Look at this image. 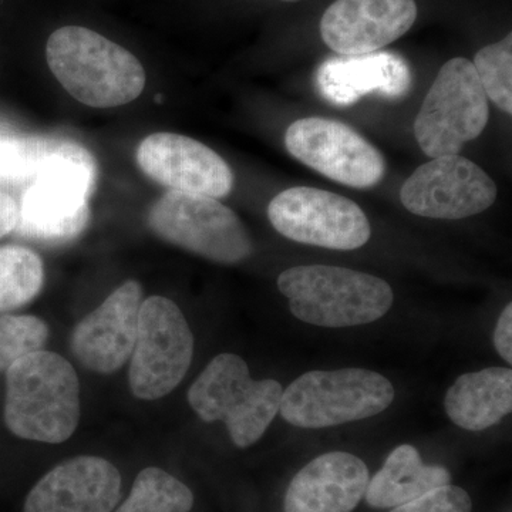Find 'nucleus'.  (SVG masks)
<instances>
[{
    "label": "nucleus",
    "instance_id": "1",
    "mask_svg": "<svg viewBox=\"0 0 512 512\" xmlns=\"http://www.w3.org/2000/svg\"><path fill=\"white\" fill-rule=\"evenodd\" d=\"M46 60L64 90L94 109L124 106L146 87V70L133 53L82 26L55 30L47 40Z\"/></svg>",
    "mask_w": 512,
    "mask_h": 512
},
{
    "label": "nucleus",
    "instance_id": "2",
    "mask_svg": "<svg viewBox=\"0 0 512 512\" xmlns=\"http://www.w3.org/2000/svg\"><path fill=\"white\" fill-rule=\"evenodd\" d=\"M80 413L79 377L63 356L39 350L6 370L5 423L20 439L63 443Z\"/></svg>",
    "mask_w": 512,
    "mask_h": 512
},
{
    "label": "nucleus",
    "instance_id": "3",
    "mask_svg": "<svg viewBox=\"0 0 512 512\" xmlns=\"http://www.w3.org/2000/svg\"><path fill=\"white\" fill-rule=\"evenodd\" d=\"M279 291L295 318L320 328H352L382 319L392 308V288L365 272L329 265L286 269Z\"/></svg>",
    "mask_w": 512,
    "mask_h": 512
},
{
    "label": "nucleus",
    "instance_id": "4",
    "mask_svg": "<svg viewBox=\"0 0 512 512\" xmlns=\"http://www.w3.org/2000/svg\"><path fill=\"white\" fill-rule=\"evenodd\" d=\"M281 383L254 380L241 356L221 353L188 392L194 412L207 423L224 421L235 446L247 448L264 436L281 404Z\"/></svg>",
    "mask_w": 512,
    "mask_h": 512
},
{
    "label": "nucleus",
    "instance_id": "5",
    "mask_svg": "<svg viewBox=\"0 0 512 512\" xmlns=\"http://www.w3.org/2000/svg\"><path fill=\"white\" fill-rule=\"evenodd\" d=\"M393 400V384L372 370H315L286 387L279 412L292 426L325 429L369 419Z\"/></svg>",
    "mask_w": 512,
    "mask_h": 512
},
{
    "label": "nucleus",
    "instance_id": "6",
    "mask_svg": "<svg viewBox=\"0 0 512 512\" xmlns=\"http://www.w3.org/2000/svg\"><path fill=\"white\" fill-rule=\"evenodd\" d=\"M148 224L164 241L217 264H239L254 252L238 215L205 195L165 192L151 207Z\"/></svg>",
    "mask_w": 512,
    "mask_h": 512
},
{
    "label": "nucleus",
    "instance_id": "7",
    "mask_svg": "<svg viewBox=\"0 0 512 512\" xmlns=\"http://www.w3.org/2000/svg\"><path fill=\"white\" fill-rule=\"evenodd\" d=\"M488 101L474 64L454 57L441 67L414 120V136L431 158L458 156L488 123Z\"/></svg>",
    "mask_w": 512,
    "mask_h": 512
},
{
    "label": "nucleus",
    "instance_id": "8",
    "mask_svg": "<svg viewBox=\"0 0 512 512\" xmlns=\"http://www.w3.org/2000/svg\"><path fill=\"white\" fill-rule=\"evenodd\" d=\"M192 355L194 336L181 309L164 296L143 301L128 373L134 396L157 400L173 392L187 375Z\"/></svg>",
    "mask_w": 512,
    "mask_h": 512
},
{
    "label": "nucleus",
    "instance_id": "9",
    "mask_svg": "<svg viewBox=\"0 0 512 512\" xmlns=\"http://www.w3.org/2000/svg\"><path fill=\"white\" fill-rule=\"evenodd\" d=\"M268 218L279 234L299 244L353 251L372 235L362 208L335 192L293 187L269 202Z\"/></svg>",
    "mask_w": 512,
    "mask_h": 512
},
{
    "label": "nucleus",
    "instance_id": "10",
    "mask_svg": "<svg viewBox=\"0 0 512 512\" xmlns=\"http://www.w3.org/2000/svg\"><path fill=\"white\" fill-rule=\"evenodd\" d=\"M285 146L296 160L348 187H375L386 171L382 153L352 127L336 120H296L286 130Z\"/></svg>",
    "mask_w": 512,
    "mask_h": 512
},
{
    "label": "nucleus",
    "instance_id": "11",
    "mask_svg": "<svg viewBox=\"0 0 512 512\" xmlns=\"http://www.w3.org/2000/svg\"><path fill=\"white\" fill-rule=\"evenodd\" d=\"M497 198V185L468 158L444 156L420 165L404 181L400 200L407 211L434 220H463L484 212Z\"/></svg>",
    "mask_w": 512,
    "mask_h": 512
},
{
    "label": "nucleus",
    "instance_id": "12",
    "mask_svg": "<svg viewBox=\"0 0 512 512\" xmlns=\"http://www.w3.org/2000/svg\"><path fill=\"white\" fill-rule=\"evenodd\" d=\"M96 180L97 170L79 167L37 178L19 205V234L46 244H63L80 237L89 225V200Z\"/></svg>",
    "mask_w": 512,
    "mask_h": 512
},
{
    "label": "nucleus",
    "instance_id": "13",
    "mask_svg": "<svg viewBox=\"0 0 512 512\" xmlns=\"http://www.w3.org/2000/svg\"><path fill=\"white\" fill-rule=\"evenodd\" d=\"M137 164L147 177L173 191L225 198L234 188L227 161L194 138L154 133L137 148Z\"/></svg>",
    "mask_w": 512,
    "mask_h": 512
},
{
    "label": "nucleus",
    "instance_id": "14",
    "mask_svg": "<svg viewBox=\"0 0 512 512\" xmlns=\"http://www.w3.org/2000/svg\"><path fill=\"white\" fill-rule=\"evenodd\" d=\"M141 303L143 288L127 281L77 323L70 346L86 369L110 375L126 365L136 345Z\"/></svg>",
    "mask_w": 512,
    "mask_h": 512
},
{
    "label": "nucleus",
    "instance_id": "15",
    "mask_svg": "<svg viewBox=\"0 0 512 512\" xmlns=\"http://www.w3.org/2000/svg\"><path fill=\"white\" fill-rule=\"evenodd\" d=\"M416 19L414 0H336L323 15L320 35L338 55H369L406 35Z\"/></svg>",
    "mask_w": 512,
    "mask_h": 512
},
{
    "label": "nucleus",
    "instance_id": "16",
    "mask_svg": "<svg viewBox=\"0 0 512 512\" xmlns=\"http://www.w3.org/2000/svg\"><path fill=\"white\" fill-rule=\"evenodd\" d=\"M119 470L100 457L70 458L30 491L23 512H111L119 503Z\"/></svg>",
    "mask_w": 512,
    "mask_h": 512
},
{
    "label": "nucleus",
    "instance_id": "17",
    "mask_svg": "<svg viewBox=\"0 0 512 512\" xmlns=\"http://www.w3.org/2000/svg\"><path fill=\"white\" fill-rule=\"evenodd\" d=\"M412 83L409 64L393 52L333 57L320 64L316 72L320 96L340 107L352 106L367 94L402 99L412 89Z\"/></svg>",
    "mask_w": 512,
    "mask_h": 512
},
{
    "label": "nucleus",
    "instance_id": "18",
    "mask_svg": "<svg viewBox=\"0 0 512 512\" xmlns=\"http://www.w3.org/2000/svg\"><path fill=\"white\" fill-rule=\"evenodd\" d=\"M369 470L343 451L322 454L302 468L285 495L286 512H352L365 497Z\"/></svg>",
    "mask_w": 512,
    "mask_h": 512
},
{
    "label": "nucleus",
    "instance_id": "19",
    "mask_svg": "<svg viewBox=\"0 0 512 512\" xmlns=\"http://www.w3.org/2000/svg\"><path fill=\"white\" fill-rule=\"evenodd\" d=\"M447 416L468 431L500 423L512 410V370L487 367L458 377L444 399Z\"/></svg>",
    "mask_w": 512,
    "mask_h": 512
},
{
    "label": "nucleus",
    "instance_id": "20",
    "mask_svg": "<svg viewBox=\"0 0 512 512\" xmlns=\"http://www.w3.org/2000/svg\"><path fill=\"white\" fill-rule=\"evenodd\" d=\"M72 167L97 170L90 151L76 141L39 136L0 138V180L36 181Z\"/></svg>",
    "mask_w": 512,
    "mask_h": 512
},
{
    "label": "nucleus",
    "instance_id": "21",
    "mask_svg": "<svg viewBox=\"0 0 512 512\" xmlns=\"http://www.w3.org/2000/svg\"><path fill=\"white\" fill-rule=\"evenodd\" d=\"M447 484H451L447 468L424 464L416 447L402 444L394 448L376 476L370 478L366 503L379 510L399 507Z\"/></svg>",
    "mask_w": 512,
    "mask_h": 512
},
{
    "label": "nucleus",
    "instance_id": "22",
    "mask_svg": "<svg viewBox=\"0 0 512 512\" xmlns=\"http://www.w3.org/2000/svg\"><path fill=\"white\" fill-rule=\"evenodd\" d=\"M45 282L42 258L20 245L0 247V312L26 305Z\"/></svg>",
    "mask_w": 512,
    "mask_h": 512
},
{
    "label": "nucleus",
    "instance_id": "23",
    "mask_svg": "<svg viewBox=\"0 0 512 512\" xmlns=\"http://www.w3.org/2000/svg\"><path fill=\"white\" fill-rule=\"evenodd\" d=\"M194 494L180 480L157 467L144 468L116 512H190Z\"/></svg>",
    "mask_w": 512,
    "mask_h": 512
},
{
    "label": "nucleus",
    "instance_id": "24",
    "mask_svg": "<svg viewBox=\"0 0 512 512\" xmlns=\"http://www.w3.org/2000/svg\"><path fill=\"white\" fill-rule=\"evenodd\" d=\"M478 79L487 99L504 113H512V35L485 46L474 59Z\"/></svg>",
    "mask_w": 512,
    "mask_h": 512
},
{
    "label": "nucleus",
    "instance_id": "25",
    "mask_svg": "<svg viewBox=\"0 0 512 512\" xmlns=\"http://www.w3.org/2000/svg\"><path fill=\"white\" fill-rule=\"evenodd\" d=\"M49 328L37 316H0V372H6L22 357L45 348Z\"/></svg>",
    "mask_w": 512,
    "mask_h": 512
},
{
    "label": "nucleus",
    "instance_id": "26",
    "mask_svg": "<svg viewBox=\"0 0 512 512\" xmlns=\"http://www.w3.org/2000/svg\"><path fill=\"white\" fill-rule=\"evenodd\" d=\"M392 512H473V501L463 488L447 484L394 507Z\"/></svg>",
    "mask_w": 512,
    "mask_h": 512
},
{
    "label": "nucleus",
    "instance_id": "27",
    "mask_svg": "<svg viewBox=\"0 0 512 512\" xmlns=\"http://www.w3.org/2000/svg\"><path fill=\"white\" fill-rule=\"evenodd\" d=\"M494 346L508 365L512 363V305L508 303L494 330Z\"/></svg>",
    "mask_w": 512,
    "mask_h": 512
},
{
    "label": "nucleus",
    "instance_id": "28",
    "mask_svg": "<svg viewBox=\"0 0 512 512\" xmlns=\"http://www.w3.org/2000/svg\"><path fill=\"white\" fill-rule=\"evenodd\" d=\"M19 221V205L9 194L0 191V238L15 231Z\"/></svg>",
    "mask_w": 512,
    "mask_h": 512
},
{
    "label": "nucleus",
    "instance_id": "29",
    "mask_svg": "<svg viewBox=\"0 0 512 512\" xmlns=\"http://www.w3.org/2000/svg\"><path fill=\"white\" fill-rule=\"evenodd\" d=\"M284 2H298V0H284Z\"/></svg>",
    "mask_w": 512,
    "mask_h": 512
}]
</instances>
